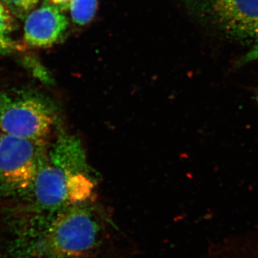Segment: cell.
Wrapping results in <instances>:
<instances>
[{
	"instance_id": "6da1fadb",
	"label": "cell",
	"mask_w": 258,
	"mask_h": 258,
	"mask_svg": "<svg viewBox=\"0 0 258 258\" xmlns=\"http://www.w3.org/2000/svg\"><path fill=\"white\" fill-rule=\"evenodd\" d=\"M103 212L90 201L76 204L44 222L17 241L16 258H88L103 247L108 237Z\"/></svg>"
},
{
	"instance_id": "7a4b0ae2",
	"label": "cell",
	"mask_w": 258,
	"mask_h": 258,
	"mask_svg": "<svg viewBox=\"0 0 258 258\" xmlns=\"http://www.w3.org/2000/svg\"><path fill=\"white\" fill-rule=\"evenodd\" d=\"M94 186L81 144L62 134L46 152L31 190L47 220L71 205L91 201Z\"/></svg>"
},
{
	"instance_id": "3957f363",
	"label": "cell",
	"mask_w": 258,
	"mask_h": 258,
	"mask_svg": "<svg viewBox=\"0 0 258 258\" xmlns=\"http://www.w3.org/2000/svg\"><path fill=\"white\" fill-rule=\"evenodd\" d=\"M55 120L50 104L26 91L0 93V130L5 135L44 142Z\"/></svg>"
},
{
	"instance_id": "277c9868",
	"label": "cell",
	"mask_w": 258,
	"mask_h": 258,
	"mask_svg": "<svg viewBox=\"0 0 258 258\" xmlns=\"http://www.w3.org/2000/svg\"><path fill=\"white\" fill-rule=\"evenodd\" d=\"M44 142L3 134L0 142V187L15 194L32 189L46 154Z\"/></svg>"
},
{
	"instance_id": "5b68a950",
	"label": "cell",
	"mask_w": 258,
	"mask_h": 258,
	"mask_svg": "<svg viewBox=\"0 0 258 258\" xmlns=\"http://www.w3.org/2000/svg\"><path fill=\"white\" fill-rule=\"evenodd\" d=\"M212 16L234 36L258 38V0H211Z\"/></svg>"
},
{
	"instance_id": "8992f818",
	"label": "cell",
	"mask_w": 258,
	"mask_h": 258,
	"mask_svg": "<svg viewBox=\"0 0 258 258\" xmlns=\"http://www.w3.org/2000/svg\"><path fill=\"white\" fill-rule=\"evenodd\" d=\"M68 27L69 20L62 10L47 3L27 15L24 40L29 46L50 47L63 36Z\"/></svg>"
},
{
	"instance_id": "52a82bcc",
	"label": "cell",
	"mask_w": 258,
	"mask_h": 258,
	"mask_svg": "<svg viewBox=\"0 0 258 258\" xmlns=\"http://www.w3.org/2000/svg\"><path fill=\"white\" fill-rule=\"evenodd\" d=\"M209 258H258V227L215 244Z\"/></svg>"
},
{
	"instance_id": "ba28073f",
	"label": "cell",
	"mask_w": 258,
	"mask_h": 258,
	"mask_svg": "<svg viewBox=\"0 0 258 258\" xmlns=\"http://www.w3.org/2000/svg\"><path fill=\"white\" fill-rule=\"evenodd\" d=\"M98 0H71L69 10L71 20L80 26L87 25L96 15Z\"/></svg>"
},
{
	"instance_id": "9c48e42d",
	"label": "cell",
	"mask_w": 258,
	"mask_h": 258,
	"mask_svg": "<svg viewBox=\"0 0 258 258\" xmlns=\"http://www.w3.org/2000/svg\"><path fill=\"white\" fill-rule=\"evenodd\" d=\"M15 28V20L13 13L0 1V51L9 50L16 47L15 42L10 40L9 35Z\"/></svg>"
},
{
	"instance_id": "30bf717a",
	"label": "cell",
	"mask_w": 258,
	"mask_h": 258,
	"mask_svg": "<svg viewBox=\"0 0 258 258\" xmlns=\"http://www.w3.org/2000/svg\"><path fill=\"white\" fill-rule=\"evenodd\" d=\"M13 15L27 16L38 4L39 0H2Z\"/></svg>"
},
{
	"instance_id": "8fae6325",
	"label": "cell",
	"mask_w": 258,
	"mask_h": 258,
	"mask_svg": "<svg viewBox=\"0 0 258 258\" xmlns=\"http://www.w3.org/2000/svg\"><path fill=\"white\" fill-rule=\"evenodd\" d=\"M257 59H258V38L254 40L253 47L244 56L242 60L240 61V64L247 63V62L257 60Z\"/></svg>"
},
{
	"instance_id": "7c38bea8",
	"label": "cell",
	"mask_w": 258,
	"mask_h": 258,
	"mask_svg": "<svg viewBox=\"0 0 258 258\" xmlns=\"http://www.w3.org/2000/svg\"><path fill=\"white\" fill-rule=\"evenodd\" d=\"M47 3L53 5L62 11L69 10L71 0H46Z\"/></svg>"
},
{
	"instance_id": "4fadbf2b",
	"label": "cell",
	"mask_w": 258,
	"mask_h": 258,
	"mask_svg": "<svg viewBox=\"0 0 258 258\" xmlns=\"http://www.w3.org/2000/svg\"><path fill=\"white\" fill-rule=\"evenodd\" d=\"M3 134L2 133L1 130H0V142H1L2 137H3Z\"/></svg>"
}]
</instances>
